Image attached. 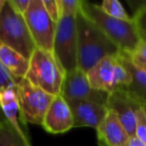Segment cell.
I'll list each match as a JSON object with an SVG mask.
<instances>
[{
  "label": "cell",
  "mask_w": 146,
  "mask_h": 146,
  "mask_svg": "<svg viewBox=\"0 0 146 146\" xmlns=\"http://www.w3.org/2000/svg\"><path fill=\"white\" fill-rule=\"evenodd\" d=\"M77 27L78 68L87 73L100 60L110 55H117L120 50L93 22L79 11L76 15Z\"/></svg>",
  "instance_id": "1"
},
{
  "label": "cell",
  "mask_w": 146,
  "mask_h": 146,
  "mask_svg": "<svg viewBox=\"0 0 146 146\" xmlns=\"http://www.w3.org/2000/svg\"><path fill=\"white\" fill-rule=\"evenodd\" d=\"M81 13L93 22L121 52L131 53L140 41V36L133 20L124 21L108 16L102 11L100 5L82 0Z\"/></svg>",
  "instance_id": "2"
},
{
  "label": "cell",
  "mask_w": 146,
  "mask_h": 146,
  "mask_svg": "<svg viewBox=\"0 0 146 146\" xmlns=\"http://www.w3.org/2000/svg\"><path fill=\"white\" fill-rule=\"evenodd\" d=\"M65 71L53 52L36 48L29 59L26 78L31 84L52 96L61 94Z\"/></svg>",
  "instance_id": "3"
},
{
  "label": "cell",
  "mask_w": 146,
  "mask_h": 146,
  "mask_svg": "<svg viewBox=\"0 0 146 146\" xmlns=\"http://www.w3.org/2000/svg\"><path fill=\"white\" fill-rule=\"evenodd\" d=\"M0 43L11 47L28 60L36 49L24 16L13 10L8 0L0 13Z\"/></svg>",
  "instance_id": "4"
},
{
  "label": "cell",
  "mask_w": 146,
  "mask_h": 146,
  "mask_svg": "<svg viewBox=\"0 0 146 146\" xmlns=\"http://www.w3.org/2000/svg\"><path fill=\"white\" fill-rule=\"evenodd\" d=\"M87 77L93 89L111 93L131 83L132 76L121 63L117 55L106 56L87 72Z\"/></svg>",
  "instance_id": "5"
},
{
  "label": "cell",
  "mask_w": 146,
  "mask_h": 146,
  "mask_svg": "<svg viewBox=\"0 0 146 146\" xmlns=\"http://www.w3.org/2000/svg\"><path fill=\"white\" fill-rule=\"evenodd\" d=\"M20 117L24 123L42 125L45 114L55 96L31 84L23 78L16 86Z\"/></svg>",
  "instance_id": "6"
},
{
  "label": "cell",
  "mask_w": 146,
  "mask_h": 146,
  "mask_svg": "<svg viewBox=\"0 0 146 146\" xmlns=\"http://www.w3.org/2000/svg\"><path fill=\"white\" fill-rule=\"evenodd\" d=\"M76 16H62L56 23L53 54L65 72L78 68Z\"/></svg>",
  "instance_id": "7"
},
{
  "label": "cell",
  "mask_w": 146,
  "mask_h": 146,
  "mask_svg": "<svg viewBox=\"0 0 146 146\" xmlns=\"http://www.w3.org/2000/svg\"><path fill=\"white\" fill-rule=\"evenodd\" d=\"M23 16L36 48L53 52L56 22L46 12L43 0H30L28 9Z\"/></svg>",
  "instance_id": "8"
},
{
  "label": "cell",
  "mask_w": 146,
  "mask_h": 146,
  "mask_svg": "<svg viewBox=\"0 0 146 146\" xmlns=\"http://www.w3.org/2000/svg\"><path fill=\"white\" fill-rule=\"evenodd\" d=\"M60 95L67 102L87 100L106 105L109 94L93 89L89 83L87 73L80 68H76L69 72H65Z\"/></svg>",
  "instance_id": "9"
},
{
  "label": "cell",
  "mask_w": 146,
  "mask_h": 146,
  "mask_svg": "<svg viewBox=\"0 0 146 146\" xmlns=\"http://www.w3.org/2000/svg\"><path fill=\"white\" fill-rule=\"evenodd\" d=\"M106 106L115 112L130 137L135 136L137 113L143 106L125 89L119 88L109 93Z\"/></svg>",
  "instance_id": "10"
},
{
  "label": "cell",
  "mask_w": 146,
  "mask_h": 146,
  "mask_svg": "<svg viewBox=\"0 0 146 146\" xmlns=\"http://www.w3.org/2000/svg\"><path fill=\"white\" fill-rule=\"evenodd\" d=\"M43 128L49 133L60 134L74 128V120L70 106L61 95L52 100L42 124Z\"/></svg>",
  "instance_id": "11"
},
{
  "label": "cell",
  "mask_w": 146,
  "mask_h": 146,
  "mask_svg": "<svg viewBox=\"0 0 146 146\" xmlns=\"http://www.w3.org/2000/svg\"><path fill=\"white\" fill-rule=\"evenodd\" d=\"M67 103L72 112L74 128L91 127L97 129L109 111L105 104L94 101L78 100L69 101Z\"/></svg>",
  "instance_id": "12"
},
{
  "label": "cell",
  "mask_w": 146,
  "mask_h": 146,
  "mask_svg": "<svg viewBox=\"0 0 146 146\" xmlns=\"http://www.w3.org/2000/svg\"><path fill=\"white\" fill-rule=\"evenodd\" d=\"M96 131L99 146H126L130 138L118 116L112 110L108 111Z\"/></svg>",
  "instance_id": "13"
},
{
  "label": "cell",
  "mask_w": 146,
  "mask_h": 146,
  "mask_svg": "<svg viewBox=\"0 0 146 146\" xmlns=\"http://www.w3.org/2000/svg\"><path fill=\"white\" fill-rule=\"evenodd\" d=\"M0 108L6 117L8 123L11 125L16 134L21 138L26 146H32L27 136L26 132L23 130L19 123V106L17 100L16 89L12 88H1L0 89Z\"/></svg>",
  "instance_id": "14"
},
{
  "label": "cell",
  "mask_w": 146,
  "mask_h": 146,
  "mask_svg": "<svg viewBox=\"0 0 146 146\" xmlns=\"http://www.w3.org/2000/svg\"><path fill=\"white\" fill-rule=\"evenodd\" d=\"M118 58L132 76L131 83L125 89L146 109V70L134 66L125 52L120 51Z\"/></svg>",
  "instance_id": "15"
},
{
  "label": "cell",
  "mask_w": 146,
  "mask_h": 146,
  "mask_svg": "<svg viewBox=\"0 0 146 146\" xmlns=\"http://www.w3.org/2000/svg\"><path fill=\"white\" fill-rule=\"evenodd\" d=\"M0 61L15 79L20 81L25 78L29 68V60L16 50L0 43Z\"/></svg>",
  "instance_id": "16"
},
{
  "label": "cell",
  "mask_w": 146,
  "mask_h": 146,
  "mask_svg": "<svg viewBox=\"0 0 146 146\" xmlns=\"http://www.w3.org/2000/svg\"><path fill=\"white\" fill-rule=\"evenodd\" d=\"M100 8L105 14L110 17L124 21L132 20V17L128 15L122 4L117 0H104L100 5Z\"/></svg>",
  "instance_id": "17"
},
{
  "label": "cell",
  "mask_w": 146,
  "mask_h": 146,
  "mask_svg": "<svg viewBox=\"0 0 146 146\" xmlns=\"http://www.w3.org/2000/svg\"><path fill=\"white\" fill-rule=\"evenodd\" d=\"M0 146H26L7 122L0 123Z\"/></svg>",
  "instance_id": "18"
},
{
  "label": "cell",
  "mask_w": 146,
  "mask_h": 146,
  "mask_svg": "<svg viewBox=\"0 0 146 146\" xmlns=\"http://www.w3.org/2000/svg\"><path fill=\"white\" fill-rule=\"evenodd\" d=\"M130 62L135 67L146 70V41L140 39L135 50L131 53H126Z\"/></svg>",
  "instance_id": "19"
},
{
  "label": "cell",
  "mask_w": 146,
  "mask_h": 146,
  "mask_svg": "<svg viewBox=\"0 0 146 146\" xmlns=\"http://www.w3.org/2000/svg\"><path fill=\"white\" fill-rule=\"evenodd\" d=\"M82 0H57L59 15L62 16H76L79 13Z\"/></svg>",
  "instance_id": "20"
},
{
  "label": "cell",
  "mask_w": 146,
  "mask_h": 146,
  "mask_svg": "<svg viewBox=\"0 0 146 146\" xmlns=\"http://www.w3.org/2000/svg\"><path fill=\"white\" fill-rule=\"evenodd\" d=\"M132 20L139 33L140 38L146 37V4L141 5L136 9Z\"/></svg>",
  "instance_id": "21"
},
{
  "label": "cell",
  "mask_w": 146,
  "mask_h": 146,
  "mask_svg": "<svg viewBox=\"0 0 146 146\" xmlns=\"http://www.w3.org/2000/svg\"><path fill=\"white\" fill-rule=\"evenodd\" d=\"M135 136L146 144V109L141 107L137 113V123H136Z\"/></svg>",
  "instance_id": "22"
},
{
  "label": "cell",
  "mask_w": 146,
  "mask_h": 146,
  "mask_svg": "<svg viewBox=\"0 0 146 146\" xmlns=\"http://www.w3.org/2000/svg\"><path fill=\"white\" fill-rule=\"evenodd\" d=\"M18 80L15 79L10 73L7 71V69L3 66V64L0 61V89L1 88H12L16 89V86L18 84Z\"/></svg>",
  "instance_id": "23"
},
{
  "label": "cell",
  "mask_w": 146,
  "mask_h": 146,
  "mask_svg": "<svg viewBox=\"0 0 146 146\" xmlns=\"http://www.w3.org/2000/svg\"><path fill=\"white\" fill-rule=\"evenodd\" d=\"M43 5L45 7V10L48 13L50 18L54 22H58L60 15H59V9L58 4H57V0H43Z\"/></svg>",
  "instance_id": "24"
},
{
  "label": "cell",
  "mask_w": 146,
  "mask_h": 146,
  "mask_svg": "<svg viewBox=\"0 0 146 146\" xmlns=\"http://www.w3.org/2000/svg\"><path fill=\"white\" fill-rule=\"evenodd\" d=\"M8 3L15 12L24 15L30 4V0H8Z\"/></svg>",
  "instance_id": "25"
},
{
  "label": "cell",
  "mask_w": 146,
  "mask_h": 146,
  "mask_svg": "<svg viewBox=\"0 0 146 146\" xmlns=\"http://www.w3.org/2000/svg\"><path fill=\"white\" fill-rule=\"evenodd\" d=\"M126 146H146V144H144L142 141H140L136 136H132L129 138Z\"/></svg>",
  "instance_id": "26"
},
{
  "label": "cell",
  "mask_w": 146,
  "mask_h": 146,
  "mask_svg": "<svg viewBox=\"0 0 146 146\" xmlns=\"http://www.w3.org/2000/svg\"><path fill=\"white\" fill-rule=\"evenodd\" d=\"M4 122H7V119L4 116V114H3L1 108H0V123H4Z\"/></svg>",
  "instance_id": "27"
},
{
  "label": "cell",
  "mask_w": 146,
  "mask_h": 146,
  "mask_svg": "<svg viewBox=\"0 0 146 146\" xmlns=\"http://www.w3.org/2000/svg\"><path fill=\"white\" fill-rule=\"evenodd\" d=\"M5 3H6V0H0V13L2 11L3 6L5 5Z\"/></svg>",
  "instance_id": "28"
},
{
  "label": "cell",
  "mask_w": 146,
  "mask_h": 146,
  "mask_svg": "<svg viewBox=\"0 0 146 146\" xmlns=\"http://www.w3.org/2000/svg\"><path fill=\"white\" fill-rule=\"evenodd\" d=\"M141 39H143L144 41H146V37H141Z\"/></svg>",
  "instance_id": "29"
}]
</instances>
